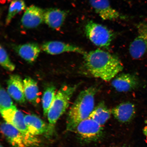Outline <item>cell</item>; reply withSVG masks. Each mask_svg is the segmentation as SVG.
I'll list each match as a JSON object with an SVG mask.
<instances>
[{"instance_id":"obj_5","label":"cell","mask_w":147,"mask_h":147,"mask_svg":"<svg viewBox=\"0 0 147 147\" xmlns=\"http://www.w3.org/2000/svg\"><path fill=\"white\" fill-rule=\"evenodd\" d=\"M85 32L92 43L100 47H109L113 38V32L108 28L93 21L86 25Z\"/></svg>"},{"instance_id":"obj_8","label":"cell","mask_w":147,"mask_h":147,"mask_svg":"<svg viewBox=\"0 0 147 147\" xmlns=\"http://www.w3.org/2000/svg\"><path fill=\"white\" fill-rule=\"evenodd\" d=\"M90 3L96 13L102 20L113 21L126 19V16L112 7L109 0H90Z\"/></svg>"},{"instance_id":"obj_22","label":"cell","mask_w":147,"mask_h":147,"mask_svg":"<svg viewBox=\"0 0 147 147\" xmlns=\"http://www.w3.org/2000/svg\"><path fill=\"white\" fill-rule=\"evenodd\" d=\"M10 95L2 87L0 89V111L16 107Z\"/></svg>"},{"instance_id":"obj_4","label":"cell","mask_w":147,"mask_h":147,"mask_svg":"<svg viewBox=\"0 0 147 147\" xmlns=\"http://www.w3.org/2000/svg\"><path fill=\"white\" fill-rule=\"evenodd\" d=\"M1 130L8 142L14 147H37L39 146L40 141L36 137L26 135L6 122L1 123Z\"/></svg>"},{"instance_id":"obj_13","label":"cell","mask_w":147,"mask_h":147,"mask_svg":"<svg viewBox=\"0 0 147 147\" xmlns=\"http://www.w3.org/2000/svg\"><path fill=\"white\" fill-rule=\"evenodd\" d=\"M7 92L16 102L24 104L26 102L23 80L17 75H11L7 81Z\"/></svg>"},{"instance_id":"obj_25","label":"cell","mask_w":147,"mask_h":147,"mask_svg":"<svg viewBox=\"0 0 147 147\" xmlns=\"http://www.w3.org/2000/svg\"><path fill=\"white\" fill-rule=\"evenodd\" d=\"M0 147H4V146H2V145L1 144V146H0Z\"/></svg>"},{"instance_id":"obj_7","label":"cell","mask_w":147,"mask_h":147,"mask_svg":"<svg viewBox=\"0 0 147 147\" xmlns=\"http://www.w3.org/2000/svg\"><path fill=\"white\" fill-rule=\"evenodd\" d=\"M137 28V35L129 47L130 54L135 59L142 58L147 52V23H140Z\"/></svg>"},{"instance_id":"obj_24","label":"cell","mask_w":147,"mask_h":147,"mask_svg":"<svg viewBox=\"0 0 147 147\" xmlns=\"http://www.w3.org/2000/svg\"><path fill=\"white\" fill-rule=\"evenodd\" d=\"M11 1V0H1V2L2 3H4L6 2H9Z\"/></svg>"},{"instance_id":"obj_18","label":"cell","mask_w":147,"mask_h":147,"mask_svg":"<svg viewBox=\"0 0 147 147\" xmlns=\"http://www.w3.org/2000/svg\"><path fill=\"white\" fill-rule=\"evenodd\" d=\"M26 99L35 106L39 102V92L37 83L34 80L28 77L23 80Z\"/></svg>"},{"instance_id":"obj_20","label":"cell","mask_w":147,"mask_h":147,"mask_svg":"<svg viewBox=\"0 0 147 147\" xmlns=\"http://www.w3.org/2000/svg\"><path fill=\"white\" fill-rule=\"evenodd\" d=\"M56 89L54 86H51L48 87L44 92L42 97V105L43 114L47 117L48 113L52 105L56 94Z\"/></svg>"},{"instance_id":"obj_1","label":"cell","mask_w":147,"mask_h":147,"mask_svg":"<svg viewBox=\"0 0 147 147\" xmlns=\"http://www.w3.org/2000/svg\"><path fill=\"white\" fill-rule=\"evenodd\" d=\"M84 58L86 72L105 81H110L123 69L122 62L118 57L101 49L86 53Z\"/></svg>"},{"instance_id":"obj_17","label":"cell","mask_w":147,"mask_h":147,"mask_svg":"<svg viewBox=\"0 0 147 147\" xmlns=\"http://www.w3.org/2000/svg\"><path fill=\"white\" fill-rule=\"evenodd\" d=\"M67 16L65 11L59 9H48L45 11L44 22L51 28L57 29L61 27Z\"/></svg>"},{"instance_id":"obj_21","label":"cell","mask_w":147,"mask_h":147,"mask_svg":"<svg viewBox=\"0 0 147 147\" xmlns=\"http://www.w3.org/2000/svg\"><path fill=\"white\" fill-rule=\"evenodd\" d=\"M26 8L25 2L23 0H13L9 5L8 13L5 21L7 25L9 24L12 18L16 14Z\"/></svg>"},{"instance_id":"obj_6","label":"cell","mask_w":147,"mask_h":147,"mask_svg":"<svg viewBox=\"0 0 147 147\" xmlns=\"http://www.w3.org/2000/svg\"><path fill=\"white\" fill-rule=\"evenodd\" d=\"M102 126L89 117L80 122L74 129L81 138L86 142L95 141L100 139L102 134Z\"/></svg>"},{"instance_id":"obj_16","label":"cell","mask_w":147,"mask_h":147,"mask_svg":"<svg viewBox=\"0 0 147 147\" xmlns=\"http://www.w3.org/2000/svg\"><path fill=\"white\" fill-rule=\"evenodd\" d=\"M14 49L22 58L29 63L35 61L41 51L38 44L33 43L14 46Z\"/></svg>"},{"instance_id":"obj_15","label":"cell","mask_w":147,"mask_h":147,"mask_svg":"<svg viewBox=\"0 0 147 147\" xmlns=\"http://www.w3.org/2000/svg\"><path fill=\"white\" fill-rule=\"evenodd\" d=\"M112 114L119 122L126 123L130 122L136 114L135 106L129 102H122L114 107L111 111Z\"/></svg>"},{"instance_id":"obj_12","label":"cell","mask_w":147,"mask_h":147,"mask_svg":"<svg viewBox=\"0 0 147 147\" xmlns=\"http://www.w3.org/2000/svg\"><path fill=\"white\" fill-rule=\"evenodd\" d=\"M42 49L47 54L52 55L65 52H74L84 55L87 53L82 49L76 46L56 41L45 42L42 45Z\"/></svg>"},{"instance_id":"obj_23","label":"cell","mask_w":147,"mask_h":147,"mask_svg":"<svg viewBox=\"0 0 147 147\" xmlns=\"http://www.w3.org/2000/svg\"><path fill=\"white\" fill-rule=\"evenodd\" d=\"M0 63L7 70L13 71L16 68L15 65L11 61L6 50L1 45L0 47Z\"/></svg>"},{"instance_id":"obj_10","label":"cell","mask_w":147,"mask_h":147,"mask_svg":"<svg viewBox=\"0 0 147 147\" xmlns=\"http://www.w3.org/2000/svg\"><path fill=\"white\" fill-rule=\"evenodd\" d=\"M111 85L117 91L126 92L135 90L139 85L138 78L136 75L129 73H122L116 76Z\"/></svg>"},{"instance_id":"obj_11","label":"cell","mask_w":147,"mask_h":147,"mask_svg":"<svg viewBox=\"0 0 147 147\" xmlns=\"http://www.w3.org/2000/svg\"><path fill=\"white\" fill-rule=\"evenodd\" d=\"M45 11L35 5H31L26 10L21 19L23 26L27 29L34 28L44 21Z\"/></svg>"},{"instance_id":"obj_19","label":"cell","mask_w":147,"mask_h":147,"mask_svg":"<svg viewBox=\"0 0 147 147\" xmlns=\"http://www.w3.org/2000/svg\"><path fill=\"white\" fill-rule=\"evenodd\" d=\"M111 113L104 102H102L94 107L89 117L102 126L109 119Z\"/></svg>"},{"instance_id":"obj_9","label":"cell","mask_w":147,"mask_h":147,"mask_svg":"<svg viewBox=\"0 0 147 147\" xmlns=\"http://www.w3.org/2000/svg\"><path fill=\"white\" fill-rule=\"evenodd\" d=\"M2 117L5 122L11 125L21 133L29 137L34 136L29 133L25 121V116L16 107L11 109L1 111Z\"/></svg>"},{"instance_id":"obj_3","label":"cell","mask_w":147,"mask_h":147,"mask_svg":"<svg viewBox=\"0 0 147 147\" xmlns=\"http://www.w3.org/2000/svg\"><path fill=\"white\" fill-rule=\"evenodd\" d=\"M79 85H63L56 93L47 116L51 134L54 131L57 121L69 107L71 97Z\"/></svg>"},{"instance_id":"obj_14","label":"cell","mask_w":147,"mask_h":147,"mask_svg":"<svg viewBox=\"0 0 147 147\" xmlns=\"http://www.w3.org/2000/svg\"><path fill=\"white\" fill-rule=\"evenodd\" d=\"M25 124L31 135L34 136L51 134L49 124L34 115H27L25 116Z\"/></svg>"},{"instance_id":"obj_2","label":"cell","mask_w":147,"mask_h":147,"mask_svg":"<svg viewBox=\"0 0 147 147\" xmlns=\"http://www.w3.org/2000/svg\"><path fill=\"white\" fill-rule=\"evenodd\" d=\"M98 91V88L92 86L80 92L68 114V131H72L79 123L89 117L95 107V96Z\"/></svg>"}]
</instances>
